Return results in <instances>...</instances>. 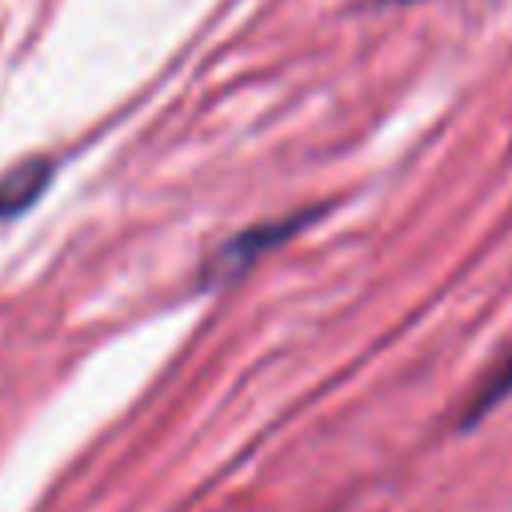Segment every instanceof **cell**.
Listing matches in <instances>:
<instances>
[{"label":"cell","instance_id":"6da1fadb","mask_svg":"<svg viewBox=\"0 0 512 512\" xmlns=\"http://www.w3.org/2000/svg\"><path fill=\"white\" fill-rule=\"evenodd\" d=\"M308 220V212L304 216H292V220H276L272 228H252V232H244V236H236L232 244H224L220 252H216V264L228 272V276H236L248 260H256L268 244H276V240H284V236H292L300 224Z\"/></svg>","mask_w":512,"mask_h":512},{"label":"cell","instance_id":"7a4b0ae2","mask_svg":"<svg viewBox=\"0 0 512 512\" xmlns=\"http://www.w3.org/2000/svg\"><path fill=\"white\" fill-rule=\"evenodd\" d=\"M48 180H52V164H48L44 156L24 160L20 168H12V172L0 180V216H16V212H24V208L44 192Z\"/></svg>","mask_w":512,"mask_h":512},{"label":"cell","instance_id":"3957f363","mask_svg":"<svg viewBox=\"0 0 512 512\" xmlns=\"http://www.w3.org/2000/svg\"><path fill=\"white\" fill-rule=\"evenodd\" d=\"M508 388H512V360H508V364L500 368V380L492 376V384H488V388H484V392L476 396V408H472V416H480L484 408H492V404H496V400H500V396H504Z\"/></svg>","mask_w":512,"mask_h":512}]
</instances>
